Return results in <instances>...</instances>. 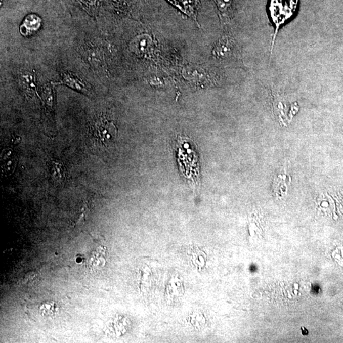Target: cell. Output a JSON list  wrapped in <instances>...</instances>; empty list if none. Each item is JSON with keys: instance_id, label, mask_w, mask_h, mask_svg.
<instances>
[{"instance_id": "1", "label": "cell", "mask_w": 343, "mask_h": 343, "mask_svg": "<svg viewBox=\"0 0 343 343\" xmlns=\"http://www.w3.org/2000/svg\"><path fill=\"white\" fill-rule=\"evenodd\" d=\"M118 131L113 122L101 119L95 123L93 127L94 140L99 145L109 146L113 143L117 136Z\"/></svg>"}, {"instance_id": "2", "label": "cell", "mask_w": 343, "mask_h": 343, "mask_svg": "<svg viewBox=\"0 0 343 343\" xmlns=\"http://www.w3.org/2000/svg\"><path fill=\"white\" fill-rule=\"evenodd\" d=\"M41 19L36 14H31L26 17L20 26V33L24 36H28L36 33L40 28Z\"/></svg>"}, {"instance_id": "3", "label": "cell", "mask_w": 343, "mask_h": 343, "mask_svg": "<svg viewBox=\"0 0 343 343\" xmlns=\"http://www.w3.org/2000/svg\"><path fill=\"white\" fill-rule=\"evenodd\" d=\"M56 84H65L71 89L79 92L84 94H90L89 89L87 88L85 84L83 81L79 80L75 76L72 75L71 74L65 73L63 75V78L58 83H55Z\"/></svg>"}, {"instance_id": "4", "label": "cell", "mask_w": 343, "mask_h": 343, "mask_svg": "<svg viewBox=\"0 0 343 343\" xmlns=\"http://www.w3.org/2000/svg\"><path fill=\"white\" fill-rule=\"evenodd\" d=\"M152 41L148 35H141L134 39L131 44L132 51L136 54H146L150 51Z\"/></svg>"}, {"instance_id": "5", "label": "cell", "mask_w": 343, "mask_h": 343, "mask_svg": "<svg viewBox=\"0 0 343 343\" xmlns=\"http://www.w3.org/2000/svg\"><path fill=\"white\" fill-rule=\"evenodd\" d=\"M186 14L195 18L198 9V0H170Z\"/></svg>"}, {"instance_id": "6", "label": "cell", "mask_w": 343, "mask_h": 343, "mask_svg": "<svg viewBox=\"0 0 343 343\" xmlns=\"http://www.w3.org/2000/svg\"><path fill=\"white\" fill-rule=\"evenodd\" d=\"M21 81L23 88L27 93L34 94L36 93L35 83L33 74L30 73H26L22 74Z\"/></svg>"}, {"instance_id": "7", "label": "cell", "mask_w": 343, "mask_h": 343, "mask_svg": "<svg viewBox=\"0 0 343 343\" xmlns=\"http://www.w3.org/2000/svg\"><path fill=\"white\" fill-rule=\"evenodd\" d=\"M51 174L52 178L57 183H63L65 178L64 168L63 163L58 161H53L52 163Z\"/></svg>"}, {"instance_id": "8", "label": "cell", "mask_w": 343, "mask_h": 343, "mask_svg": "<svg viewBox=\"0 0 343 343\" xmlns=\"http://www.w3.org/2000/svg\"><path fill=\"white\" fill-rule=\"evenodd\" d=\"M221 19H228L232 12V0H216Z\"/></svg>"}, {"instance_id": "9", "label": "cell", "mask_w": 343, "mask_h": 343, "mask_svg": "<svg viewBox=\"0 0 343 343\" xmlns=\"http://www.w3.org/2000/svg\"><path fill=\"white\" fill-rule=\"evenodd\" d=\"M12 151V150L4 151L3 156L2 157V161H3L2 167L4 168V170L6 173L13 171L15 165H16V158L13 156V153Z\"/></svg>"}, {"instance_id": "10", "label": "cell", "mask_w": 343, "mask_h": 343, "mask_svg": "<svg viewBox=\"0 0 343 343\" xmlns=\"http://www.w3.org/2000/svg\"><path fill=\"white\" fill-rule=\"evenodd\" d=\"M44 101L47 108L52 109L53 106V91L51 86H47L43 92Z\"/></svg>"}]
</instances>
